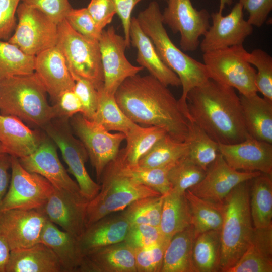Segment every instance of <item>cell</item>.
<instances>
[{
  "instance_id": "obj_1",
  "label": "cell",
  "mask_w": 272,
  "mask_h": 272,
  "mask_svg": "<svg viewBox=\"0 0 272 272\" xmlns=\"http://www.w3.org/2000/svg\"><path fill=\"white\" fill-rule=\"evenodd\" d=\"M114 97L134 123L161 128L177 141H187L189 119L168 86L151 75L138 74L127 78Z\"/></svg>"
},
{
  "instance_id": "obj_2",
  "label": "cell",
  "mask_w": 272,
  "mask_h": 272,
  "mask_svg": "<svg viewBox=\"0 0 272 272\" xmlns=\"http://www.w3.org/2000/svg\"><path fill=\"white\" fill-rule=\"evenodd\" d=\"M186 103L189 119L218 143L236 144L250 137L235 89L209 79L188 93Z\"/></svg>"
},
{
  "instance_id": "obj_3",
  "label": "cell",
  "mask_w": 272,
  "mask_h": 272,
  "mask_svg": "<svg viewBox=\"0 0 272 272\" xmlns=\"http://www.w3.org/2000/svg\"><path fill=\"white\" fill-rule=\"evenodd\" d=\"M136 18L143 32L153 42L160 59L178 77L182 87L178 101L188 116L187 95L192 89L210 79L206 66L184 53L171 41L163 23L162 13L157 2H151Z\"/></svg>"
},
{
  "instance_id": "obj_4",
  "label": "cell",
  "mask_w": 272,
  "mask_h": 272,
  "mask_svg": "<svg viewBox=\"0 0 272 272\" xmlns=\"http://www.w3.org/2000/svg\"><path fill=\"white\" fill-rule=\"evenodd\" d=\"M47 93L34 72L0 80V114L18 117L24 122L43 128L55 119Z\"/></svg>"
},
{
  "instance_id": "obj_5",
  "label": "cell",
  "mask_w": 272,
  "mask_h": 272,
  "mask_svg": "<svg viewBox=\"0 0 272 272\" xmlns=\"http://www.w3.org/2000/svg\"><path fill=\"white\" fill-rule=\"evenodd\" d=\"M250 180L237 185L223 201L224 217L220 229V271L226 272L238 262L253 235L254 227L250 207Z\"/></svg>"
},
{
  "instance_id": "obj_6",
  "label": "cell",
  "mask_w": 272,
  "mask_h": 272,
  "mask_svg": "<svg viewBox=\"0 0 272 272\" xmlns=\"http://www.w3.org/2000/svg\"><path fill=\"white\" fill-rule=\"evenodd\" d=\"M100 180L99 193L87 205L86 228L108 215L123 211L138 199L161 195L122 174L112 162L106 167Z\"/></svg>"
},
{
  "instance_id": "obj_7",
  "label": "cell",
  "mask_w": 272,
  "mask_h": 272,
  "mask_svg": "<svg viewBox=\"0 0 272 272\" xmlns=\"http://www.w3.org/2000/svg\"><path fill=\"white\" fill-rule=\"evenodd\" d=\"M56 46L65 59L75 81L83 79L96 88L103 84V72L99 42L74 30L65 19L57 24Z\"/></svg>"
},
{
  "instance_id": "obj_8",
  "label": "cell",
  "mask_w": 272,
  "mask_h": 272,
  "mask_svg": "<svg viewBox=\"0 0 272 272\" xmlns=\"http://www.w3.org/2000/svg\"><path fill=\"white\" fill-rule=\"evenodd\" d=\"M247 53L243 44L203 53L209 78L236 89L242 95L257 94L256 70L247 61Z\"/></svg>"
},
{
  "instance_id": "obj_9",
  "label": "cell",
  "mask_w": 272,
  "mask_h": 272,
  "mask_svg": "<svg viewBox=\"0 0 272 272\" xmlns=\"http://www.w3.org/2000/svg\"><path fill=\"white\" fill-rule=\"evenodd\" d=\"M55 119L43 128L60 150L69 171L76 178L82 195L89 201L99 193L101 186L92 179L86 170L85 163L89 158L87 151L82 142L74 137L68 119Z\"/></svg>"
},
{
  "instance_id": "obj_10",
  "label": "cell",
  "mask_w": 272,
  "mask_h": 272,
  "mask_svg": "<svg viewBox=\"0 0 272 272\" xmlns=\"http://www.w3.org/2000/svg\"><path fill=\"white\" fill-rule=\"evenodd\" d=\"M70 119L71 129L86 149L99 181L106 167L117 157L126 136L121 132L111 133L81 113Z\"/></svg>"
},
{
  "instance_id": "obj_11",
  "label": "cell",
  "mask_w": 272,
  "mask_h": 272,
  "mask_svg": "<svg viewBox=\"0 0 272 272\" xmlns=\"http://www.w3.org/2000/svg\"><path fill=\"white\" fill-rule=\"evenodd\" d=\"M11 176L0 212L11 209H41L54 187L41 175L26 170L18 158L11 156Z\"/></svg>"
},
{
  "instance_id": "obj_12",
  "label": "cell",
  "mask_w": 272,
  "mask_h": 272,
  "mask_svg": "<svg viewBox=\"0 0 272 272\" xmlns=\"http://www.w3.org/2000/svg\"><path fill=\"white\" fill-rule=\"evenodd\" d=\"M16 15L18 23L9 42L33 56L56 46V23L39 10L23 3L19 4Z\"/></svg>"
},
{
  "instance_id": "obj_13",
  "label": "cell",
  "mask_w": 272,
  "mask_h": 272,
  "mask_svg": "<svg viewBox=\"0 0 272 272\" xmlns=\"http://www.w3.org/2000/svg\"><path fill=\"white\" fill-rule=\"evenodd\" d=\"M166 1L167 5L162 13L163 23L173 33H180V46L183 51H195L199 46L200 37L210 26V14L206 9H195L191 0Z\"/></svg>"
},
{
  "instance_id": "obj_14",
  "label": "cell",
  "mask_w": 272,
  "mask_h": 272,
  "mask_svg": "<svg viewBox=\"0 0 272 272\" xmlns=\"http://www.w3.org/2000/svg\"><path fill=\"white\" fill-rule=\"evenodd\" d=\"M103 72V88L114 95L127 78L139 74L144 68L132 64L125 51L127 45L124 37L118 34L113 26L103 29L98 40Z\"/></svg>"
},
{
  "instance_id": "obj_15",
  "label": "cell",
  "mask_w": 272,
  "mask_h": 272,
  "mask_svg": "<svg viewBox=\"0 0 272 272\" xmlns=\"http://www.w3.org/2000/svg\"><path fill=\"white\" fill-rule=\"evenodd\" d=\"M225 3L220 1L218 12L212 13V25L204 34L200 42L201 51L206 52L235 45H242L253 31V26L244 19L243 9L237 3L227 15L222 12Z\"/></svg>"
},
{
  "instance_id": "obj_16",
  "label": "cell",
  "mask_w": 272,
  "mask_h": 272,
  "mask_svg": "<svg viewBox=\"0 0 272 272\" xmlns=\"http://www.w3.org/2000/svg\"><path fill=\"white\" fill-rule=\"evenodd\" d=\"M47 220L42 208L1 211L0 231L11 251L23 249L40 242Z\"/></svg>"
},
{
  "instance_id": "obj_17",
  "label": "cell",
  "mask_w": 272,
  "mask_h": 272,
  "mask_svg": "<svg viewBox=\"0 0 272 272\" xmlns=\"http://www.w3.org/2000/svg\"><path fill=\"white\" fill-rule=\"evenodd\" d=\"M261 172H246L230 167L219 153L209 166L203 178L189 190L196 196L223 203L225 198L237 185L259 175Z\"/></svg>"
},
{
  "instance_id": "obj_18",
  "label": "cell",
  "mask_w": 272,
  "mask_h": 272,
  "mask_svg": "<svg viewBox=\"0 0 272 272\" xmlns=\"http://www.w3.org/2000/svg\"><path fill=\"white\" fill-rule=\"evenodd\" d=\"M18 159L26 170L41 175L55 188L83 196L77 183L61 164L56 146L48 137L44 138L33 153Z\"/></svg>"
},
{
  "instance_id": "obj_19",
  "label": "cell",
  "mask_w": 272,
  "mask_h": 272,
  "mask_svg": "<svg viewBox=\"0 0 272 272\" xmlns=\"http://www.w3.org/2000/svg\"><path fill=\"white\" fill-rule=\"evenodd\" d=\"M219 153L233 169L272 175V144L249 137L233 144L218 143Z\"/></svg>"
},
{
  "instance_id": "obj_20",
  "label": "cell",
  "mask_w": 272,
  "mask_h": 272,
  "mask_svg": "<svg viewBox=\"0 0 272 272\" xmlns=\"http://www.w3.org/2000/svg\"><path fill=\"white\" fill-rule=\"evenodd\" d=\"M88 201L82 195L54 187L42 209L48 220L79 238L86 228Z\"/></svg>"
},
{
  "instance_id": "obj_21",
  "label": "cell",
  "mask_w": 272,
  "mask_h": 272,
  "mask_svg": "<svg viewBox=\"0 0 272 272\" xmlns=\"http://www.w3.org/2000/svg\"><path fill=\"white\" fill-rule=\"evenodd\" d=\"M34 73L53 104L63 92L74 88L75 81L64 56L56 46L35 56Z\"/></svg>"
},
{
  "instance_id": "obj_22",
  "label": "cell",
  "mask_w": 272,
  "mask_h": 272,
  "mask_svg": "<svg viewBox=\"0 0 272 272\" xmlns=\"http://www.w3.org/2000/svg\"><path fill=\"white\" fill-rule=\"evenodd\" d=\"M78 272H137L133 249L123 241L89 251Z\"/></svg>"
},
{
  "instance_id": "obj_23",
  "label": "cell",
  "mask_w": 272,
  "mask_h": 272,
  "mask_svg": "<svg viewBox=\"0 0 272 272\" xmlns=\"http://www.w3.org/2000/svg\"><path fill=\"white\" fill-rule=\"evenodd\" d=\"M130 45L137 49L136 61L150 75L166 86L178 87L177 75L160 59L150 38L143 32L136 17H132L130 28Z\"/></svg>"
},
{
  "instance_id": "obj_24",
  "label": "cell",
  "mask_w": 272,
  "mask_h": 272,
  "mask_svg": "<svg viewBox=\"0 0 272 272\" xmlns=\"http://www.w3.org/2000/svg\"><path fill=\"white\" fill-rule=\"evenodd\" d=\"M130 225L121 212L108 215L90 225L78 238L83 254L124 241Z\"/></svg>"
},
{
  "instance_id": "obj_25",
  "label": "cell",
  "mask_w": 272,
  "mask_h": 272,
  "mask_svg": "<svg viewBox=\"0 0 272 272\" xmlns=\"http://www.w3.org/2000/svg\"><path fill=\"white\" fill-rule=\"evenodd\" d=\"M40 242L56 255L62 272H78L84 257L78 238L60 229L47 219L41 234Z\"/></svg>"
},
{
  "instance_id": "obj_26",
  "label": "cell",
  "mask_w": 272,
  "mask_h": 272,
  "mask_svg": "<svg viewBox=\"0 0 272 272\" xmlns=\"http://www.w3.org/2000/svg\"><path fill=\"white\" fill-rule=\"evenodd\" d=\"M44 138L18 117L0 114V143L10 155L21 158L31 154Z\"/></svg>"
},
{
  "instance_id": "obj_27",
  "label": "cell",
  "mask_w": 272,
  "mask_h": 272,
  "mask_svg": "<svg viewBox=\"0 0 272 272\" xmlns=\"http://www.w3.org/2000/svg\"><path fill=\"white\" fill-rule=\"evenodd\" d=\"M272 271V226L255 228L250 242L238 262L226 272Z\"/></svg>"
},
{
  "instance_id": "obj_28",
  "label": "cell",
  "mask_w": 272,
  "mask_h": 272,
  "mask_svg": "<svg viewBox=\"0 0 272 272\" xmlns=\"http://www.w3.org/2000/svg\"><path fill=\"white\" fill-rule=\"evenodd\" d=\"M53 251L39 242L29 248L11 251L6 272H62Z\"/></svg>"
},
{
  "instance_id": "obj_29",
  "label": "cell",
  "mask_w": 272,
  "mask_h": 272,
  "mask_svg": "<svg viewBox=\"0 0 272 272\" xmlns=\"http://www.w3.org/2000/svg\"><path fill=\"white\" fill-rule=\"evenodd\" d=\"M246 130L253 138L272 144V101L255 94H240Z\"/></svg>"
},
{
  "instance_id": "obj_30",
  "label": "cell",
  "mask_w": 272,
  "mask_h": 272,
  "mask_svg": "<svg viewBox=\"0 0 272 272\" xmlns=\"http://www.w3.org/2000/svg\"><path fill=\"white\" fill-rule=\"evenodd\" d=\"M195 237L192 225L174 235L166 248L160 272H196L192 258Z\"/></svg>"
},
{
  "instance_id": "obj_31",
  "label": "cell",
  "mask_w": 272,
  "mask_h": 272,
  "mask_svg": "<svg viewBox=\"0 0 272 272\" xmlns=\"http://www.w3.org/2000/svg\"><path fill=\"white\" fill-rule=\"evenodd\" d=\"M191 225V217L184 193L171 190L164 195L159 228L164 239L170 240Z\"/></svg>"
},
{
  "instance_id": "obj_32",
  "label": "cell",
  "mask_w": 272,
  "mask_h": 272,
  "mask_svg": "<svg viewBox=\"0 0 272 272\" xmlns=\"http://www.w3.org/2000/svg\"><path fill=\"white\" fill-rule=\"evenodd\" d=\"M166 134L164 129L156 126L144 127L137 124L126 135V147L119 151L115 160L122 164L137 165L139 160Z\"/></svg>"
},
{
  "instance_id": "obj_33",
  "label": "cell",
  "mask_w": 272,
  "mask_h": 272,
  "mask_svg": "<svg viewBox=\"0 0 272 272\" xmlns=\"http://www.w3.org/2000/svg\"><path fill=\"white\" fill-rule=\"evenodd\" d=\"M271 175L261 173L250 180V207L255 228L272 226Z\"/></svg>"
},
{
  "instance_id": "obj_34",
  "label": "cell",
  "mask_w": 272,
  "mask_h": 272,
  "mask_svg": "<svg viewBox=\"0 0 272 272\" xmlns=\"http://www.w3.org/2000/svg\"><path fill=\"white\" fill-rule=\"evenodd\" d=\"M184 194L189 207L191 225L195 236L210 230H220L224 217V205L201 198L186 190Z\"/></svg>"
},
{
  "instance_id": "obj_35",
  "label": "cell",
  "mask_w": 272,
  "mask_h": 272,
  "mask_svg": "<svg viewBox=\"0 0 272 272\" xmlns=\"http://www.w3.org/2000/svg\"><path fill=\"white\" fill-rule=\"evenodd\" d=\"M220 230H210L197 235L194 241L192 258L196 272L220 271Z\"/></svg>"
},
{
  "instance_id": "obj_36",
  "label": "cell",
  "mask_w": 272,
  "mask_h": 272,
  "mask_svg": "<svg viewBox=\"0 0 272 272\" xmlns=\"http://www.w3.org/2000/svg\"><path fill=\"white\" fill-rule=\"evenodd\" d=\"M97 89L98 106L92 120L101 125L108 131H115L125 136L137 124L131 120L117 104L114 95L107 94L103 84Z\"/></svg>"
},
{
  "instance_id": "obj_37",
  "label": "cell",
  "mask_w": 272,
  "mask_h": 272,
  "mask_svg": "<svg viewBox=\"0 0 272 272\" xmlns=\"http://www.w3.org/2000/svg\"><path fill=\"white\" fill-rule=\"evenodd\" d=\"M122 174L145 185L161 195H165L171 190L168 175L170 168L176 162L165 166L146 168L139 165L121 164L116 160L111 162Z\"/></svg>"
},
{
  "instance_id": "obj_38",
  "label": "cell",
  "mask_w": 272,
  "mask_h": 272,
  "mask_svg": "<svg viewBox=\"0 0 272 272\" xmlns=\"http://www.w3.org/2000/svg\"><path fill=\"white\" fill-rule=\"evenodd\" d=\"M187 142L177 141L166 134L139 161L138 165L156 168L175 163L188 153Z\"/></svg>"
},
{
  "instance_id": "obj_39",
  "label": "cell",
  "mask_w": 272,
  "mask_h": 272,
  "mask_svg": "<svg viewBox=\"0 0 272 272\" xmlns=\"http://www.w3.org/2000/svg\"><path fill=\"white\" fill-rule=\"evenodd\" d=\"M189 130L187 156L206 171L219 153L218 143L190 119Z\"/></svg>"
},
{
  "instance_id": "obj_40",
  "label": "cell",
  "mask_w": 272,
  "mask_h": 272,
  "mask_svg": "<svg viewBox=\"0 0 272 272\" xmlns=\"http://www.w3.org/2000/svg\"><path fill=\"white\" fill-rule=\"evenodd\" d=\"M35 56L26 54L16 45L0 40V80L34 72Z\"/></svg>"
},
{
  "instance_id": "obj_41",
  "label": "cell",
  "mask_w": 272,
  "mask_h": 272,
  "mask_svg": "<svg viewBox=\"0 0 272 272\" xmlns=\"http://www.w3.org/2000/svg\"><path fill=\"white\" fill-rule=\"evenodd\" d=\"M164 195L138 199L121 211L130 225L159 227Z\"/></svg>"
},
{
  "instance_id": "obj_42",
  "label": "cell",
  "mask_w": 272,
  "mask_h": 272,
  "mask_svg": "<svg viewBox=\"0 0 272 272\" xmlns=\"http://www.w3.org/2000/svg\"><path fill=\"white\" fill-rule=\"evenodd\" d=\"M206 171L187 155L178 160L169 171L168 178L172 190L180 193L198 184L204 177Z\"/></svg>"
},
{
  "instance_id": "obj_43",
  "label": "cell",
  "mask_w": 272,
  "mask_h": 272,
  "mask_svg": "<svg viewBox=\"0 0 272 272\" xmlns=\"http://www.w3.org/2000/svg\"><path fill=\"white\" fill-rule=\"evenodd\" d=\"M246 58L257 68L255 85L257 91L266 99L272 101V57L266 51L255 49L247 53Z\"/></svg>"
},
{
  "instance_id": "obj_44",
  "label": "cell",
  "mask_w": 272,
  "mask_h": 272,
  "mask_svg": "<svg viewBox=\"0 0 272 272\" xmlns=\"http://www.w3.org/2000/svg\"><path fill=\"white\" fill-rule=\"evenodd\" d=\"M169 241L163 239L150 245L133 249L137 272H160Z\"/></svg>"
},
{
  "instance_id": "obj_45",
  "label": "cell",
  "mask_w": 272,
  "mask_h": 272,
  "mask_svg": "<svg viewBox=\"0 0 272 272\" xmlns=\"http://www.w3.org/2000/svg\"><path fill=\"white\" fill-rule=\"evenodd\" d=\"M65 19L74 30L82 35L94 40L100 38L102 31L98 28L87 8H73Z\"/></svg>"
},
{
  "instance_id": "obj_46",
  "label": "cell",
  "mask_w": 272,
  "mask_h": 272,
  "mask_svg": "<svg viewBox=\"0 0 272 272\" xmlns=\"http://www.w3.org/2000/svg\"><path fill=\"white\" fill-rule=\"evenodd\" d=\"M163 239L159 227L133 224L130 225L124 241L134 249L150 245Z\"/></svg>"
},
{
  "instance_id": "obj_47",
  "label": "cell",
  "mask_w": 272,
  "mask_h": 272,
  "mask_svg": "<svg viewBox=\"0 0 272 272\" xmlns=\"http://www.w3.org/2000/svg\"><path fill=\"white\" fill-rule=\"evenodd\" d=\"M73 90L79 98L82 106L81 114L92 120L98 106L97 89L90 81L78 79L75 81Z\"/></svg>"
},
{
  "instance_id": "obj_48",
  "label": "cell",
  "mask_w": 272,
  "mask_h": 272,
  "mask_svg": "<svg viewBox=\"0 0 272 272\" xmlns=\"http://www.w3.org/2000/svg\"><path fill=\"white\" fill-rule=\"evenodd\" d=\"M21 2L39 10L57 24L64 20L73 9L69 0H21Z\"/></svg>"
},
{
  "instance_id": "obj_49",
  "label": "cell",
  "mask_w": 272,
  "mask_h": 272,
  "mask_svg": "<svg viewBox=\"0 0 272 272\" xmlns=\"http://www.w3.org/2000/svg\"><path fill=\"white\" fill-rule=\"evenodd\" d=\"M21 0H0V40H8L17 25L16 12Z\"/></svg>"
},
{
  "instance_id": "obj_50",
  "label": "cell",
  "mask_w": 272,
  "mask_h": 272,
  "mask_svg": "<svg viewBox=\"0 0 272 272\" xmlns=\"http://www.w3.org/2000/svg\"><path fill=\"white\" fill-rule=\"evenodd\" d=\"M56 118L69 119L82 112L81 101L73 89L63 92L53 104Z\"/></svg>"
},
{
  "instance_id": "obj_51",
  "label": "cell",
  "mask_w": 272,
  "mask_h": 272,
  "mask_svg": "<svg viewBox=\"0 0 272 272\" xmlns=\"http://www.w3.org/2000/svg\"><path fill=\"white\" fill-rule=\"evenodd\" d=\"M248 13V22L252 26L261 27L272 10V0H239Z\"/></svg>"
},
{
  "instance_id": "obj_52",
  "label": "cell",
  "mask_w": 272,
  "mask_h": 272,
  "mask_svg": "<svg viewBox=\"0 0 272 272\" xmlns=\"http://www.w3.org/2000/svg\"><path fill=\"white\" fill-rule=\"evenodd\" d=\"M87 9L102 31L116 14L113 0H90Z\"/></svg>"
},
{
  "instance_id": "obj_53",
  "label": "cell",
  "mask_w": 272,
  "mask_h": 272,
  "mask_svg": "<svg viewBox=\"0 0 272 272\" xmlns=\"http://www.w3.org/2000/svg\"><path fill=\"white\" fill-rule=\"evenodd\" d=\"M143 0H113L116 14L121 20L123 29L124 37L127 47L130 46V28L132 13L138 3Z\"/></svg>"
},
{
  "instance_id": "obj_54",
  "label": "cell",
  "mask_w": 272,
  "mask_h": 272,
  "mask_svg": "<svg viewBox=\"0 0 272 272\" xmlns=\"http://www.w3.org/2000/svg\"><path fill=\"white\" fill-rule=\"evenodd\" d=\"M10 168L11 155L6 153H0V205L9 186Z\"/></svg>"
},
{
  "instance_id": "obj_55",
  "label": "cell",
  "mask_w": 272,
  "mask_h": 272,
  "mask_svg": "<svg viewBox=\"0 0 272 272\" xmlns=\"http://www.w3.org/2000/svg\"><path fill=\"white\" fill-rule=\"evenodd\" d=\"M10 252L8 243L0 231V272H6Z\"/></svg>"
},
{
  "instance_id": "obj_56",
  "label": "cell",
  "mask_w": 272,
  "mask_h": 272,
  "mask_svg": "<svg viewBox=\"0 0 272 272\" xmlns=\"http://www.w3.org/2000/svg\"><path fill=\"white\" fill-rule=\"evenodd\" d=\"M6 153L8 154V151L5 148V147L1 143H0V153Z\"/></svg>"
},
{
  "instance_id": "obj_57",
  "label": "cell",
  "mask_w": 272,
  "mask_h": 272,
  "mask_svg": "<svg viewBox=\"0 0 272 272\" xmlns=\"http://www.w3.org/2000/svg\"><path fill=\"white\" fill-rule=\"evenodd\" d=\"M225 2L226 4L231 5L232 3V0H223Z\"/></svg>"
}]
</instances>
